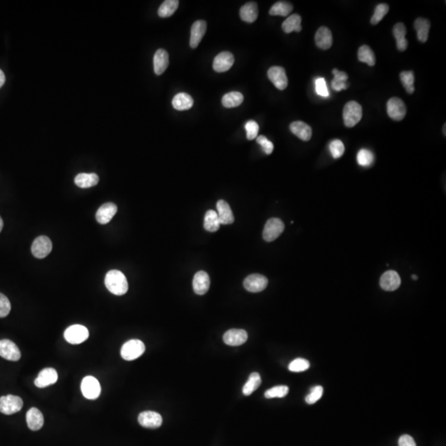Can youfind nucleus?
<instances>
[{"label": "nucleus", "mask_w": 446, "mask_h": 446, "mask_svg": "<svg viewBox=\"0 0 446 446\" xmlns=\"http://www.w3.org/2000/svg\"><path fill=\"white\" fill-rule=\"evenodd\" d=\"M105 285L108 291L117 296L124 295L129 290L126 276L119 270H113L107 273Z\"/></svg>", "instance_id": "f257e3e1"}, {"label": "nucleus", "mask_w": 446, "mask_h": 446, "mask_svg": "<svg viewBox=\"0 0 446 446\" xmlns=\"http://www.w3.org/2000/svg\"><path fill=\"white\" fill-rule=\"evenodd\" d=\"M362 107L356 101H349L343 109V119L347 128H353L362 118Z\"/></svg>", "instance_id": "f03ea898"}, {"label": "nucleus", "mask_w": 446, "mask_h": 446, "mask_svg": "<svg viewBox=\"0 0 446 446\" xmlns=\"http://www.w3.org/2000/svg\"><path fill=\"white\" fill-rule=\"evenodd\" d=\"M146 346L142 340H131L126 341L121 349V356L128 361L136 360L143 355Z\"/></svg>", "instance_id": "7ed1b4c3"}, {"label": "nucleus", "mask_w": 446, "mask_h": 446, "mask_svg": "<svg viewBox=\"0 0 446 446\" xmlns=\"http://www.w3.org/2000/svg\"><path fill=\"white\" fill-rule=\"evenodd\" d=\"M89 333L88 329L82 325H73L65 331V339L72 345H79L84 342L88 338Z\"/></svg>", "instance_id": "20e7f679"}, {"label": "nucleus", "mask_w": 446, "mask_h": 446, "mask_svg": "<svg viewBox=\"0 0 446 446\" xmlns=\"http://www.w3.org/2000/svg\"><path fill=\"white\" fill-rule=\"evenodd\" d=\"M23 406L22 399L18 396H3L0 398V412L5 415H13L21 411Z\"/></svg>", "instance_id": "39448f33"}, {"label": "nucleus", "mask_w": 446, "mask_h": 446, "mask_svg": "<svg viewBox=\"0 0 446 446\" xmlns=\"http://www.w3.org/2000/svg\"><path fill=\"white\" fill-rule=\"evenodd\" d=\"M81 392L87 399H97L101 393V386L99 380L93 376H86L82 380Z\"/></svg>", "instance_id": "423d86ee"}, {"label": "nucleus", "mask_w": 446, "mask_h": 446, "mask_svg": "<svg viewBox=\"0 0 446 446\" xmlns=\"http://www.w3.org/2000/svg\"><path fill=\"white\" fill-rule=\"evenodd\" d=\"M284 231V224L280 219L270 218L265 224L263 231V238L268 242L276 240Z\"/></svg>", "instance_id": "0eeeda50"}, {"label": "nucleus", "mask_w": 446, "mask_h": 446, "mask_svg": "<svg viewBox=\"0 0 446 446\" xmlns=\"http://www.w3.org/2000/svg\"><path fill=\"white\" fill-rule=\"evenodd\" d=\"M387 111L389 117L394 121H401L406 114V107L401 99L393 97L388 101Z\"/></svg>", "instance_id": "6e6552de"}, {"label": "nucleus", "mask_w": 446, "mask_h": 446, "mask_svg": "<svg viewBox=\"0 0 446 446\" xmlns=\"http://www.w3.org/2000/svg\"><path fill=\"white\" fill-rule=\"evenodd\" d=\"M52 250L51 240L46 236H41L34 240L31 245V253L36 258L43 259L47 257Z\"/></svg>", "instance_id": "1a4fd4ad"}, {"label": "nucleus", "mask_w": 446, "mask_h": 446, "mask_svg": "<svg viewBox=\"0 0 446 446\" xmlns=\"http://www.w3.org/2000/svg\"><path fill=\"white\" fill-rule=\"evenodd\" d=\"M244 287L247 291L251 293H259L266 289L268 285V279L266 277L261 274H250L246 277L244 280Z\"/></svg>", "instance_id": "9d476101"}, {"label": "nucleus", "mask_w": 446, "mask_h": 446, "mask_svg": "<svg viewBox=\"0 0 446 446\" xmlns=\"http://www.w3.org/2000/svg\"><path fill=\"white\" fill-rule=\"evenodd\" d=\"M0 356L10 361H18L21 358V352L15 343L12 340H0Z\"/></svg>", "instance_id": "9b49d317"}, {"label": "nucleus", "mask_w": 446, "mask_h": 446, "mask_svg": "<svg viewBox=\"0 0 446 446\" xmlns=\"http://www.w3.org/2000/svg\"><path fill=\"white\" fill-rule=\"evenodd\" d=\"M235 58L233 54L229 51H222L215 57L212 67L216 72L222 73L229 71L234 64Z\"/></svg>", "instance_id": "f8f14e48"}, {"label": "nucleus", "mask_w": 446, "mask_h": 446, "mask_svg": "<svg viewBox=\"0 0 446 446\" xmlns=\"http://www.w3.org/2000/svg\"><path fill=\"white\" fill-rule=\"evenodd\" d=\"M268 77L279 90H284L288 86V77L284 69L281 67H273L268 71Z\"/></svg>", "instance_id": "ddd939ff"}, {"label": "nucleus", "mask_w": 446, "mask_h": 446, "mask_svg": "<svg viewBox=\"0 0 446 446\" xmlns=\"http://www.w3.org/2000/svg\"><path fill=\"white\" fill-rule=\"evenodd\" d=\"M138 422H139L140 425L143 427L155 429L162 426L163 419H162V416L160 415L158 412L146 411L140 413L139 417H138Z\"/></svg>", "instance_id": "4468645a"}, {"label": "nucleus", "mask_w": 446, "mask_h": 446, "mask_svg": "<svg viewBox=\"0 0 446 446\" xmlns=\"http://www.w3.org/2000/svg\"><path fill=\"white\" fill-rule=\"evenodd\" d=\"M247 339V332L245 330L242 329L229 330L223 336L224 342L231 346H238V345H243Z\"/></svg>", "instance_id": "2eb2a0df"}, {"label": "nucleus", "mask_w": 446, "mask_h": 446, "mask_svg": "<svg viewBox=\"0 0 446 446\" xmlns=\"http://www.w3.org/2000/svg\"><path fill=\"white\" fill-rule=\"evenodd\" d=\"M401 285L399 274L394 270L385 272L380 278V286L385 291H394Z\"/></svg>", "instance_id": "dca6fc26"}, {"label": "nucleus", "mask_w": 446, "mask_h": 446, "mask_svg": "<svg viewBox=\"0 0 446 446\" xmlns=\"http://www.w3.org/2000/svg\"><path fill=\"white\" fill-rule=\"evenodd\" d=\"M57 380L58 373L56 370L52 368H47L42 369L39 373L38 378L35 379V385L39 389H43L54 385L57 382Z\"/></svg>", "instance_id": "f3484780"}, {"label": "nucleus", "mask_w": 446, "mask_h": 446, "mask_svg": "<svg viewBox=\"0 0 446 446\" xmlns=\"http://www.w3.org/2000/svg\"><path fill=\"white\" fill-rule=\"evenodd\" d=\"M206 30H207V22L205 21L198 20L193 24L189 42L191 48L195 49L198 47L203 39V36L205 35Z\"/></svg>", "instance_id": "a211bd4d"}, {"label": "nucleus", "mask_w": 446, "mask_h": 446, "mask_svg": "<svg viewBox=\"0 0 446 446\" xmlns=\"http://www.w3.org/2000/svg\"><path fill=\"white\" fill-rule=\"evenodd\" d=\"M117 212V207L113 203H104L96 212V220L100 224H107L113 219Z\"/></svg>", "instance_id": "6ab92c4d"}, {"label": "nucleus", "mask_w": 446, "mask_h": 446, "mask_svg": "<svg viewBox=\"0 0 446 446\" xmlns=\"http://www.w3.org/2000/svg\"><path fill=\"white\" fill-rule=\"evenodd\" d=\"M193 287L195 294L198 295H203L209 290L210 278L205 271H199L196 273L193 280Z\"/></svg>", "instance_id": "aec40b11"}, {"label": "nucleus", "mask_w": 446, "mask_h": 446, "mask_svg": "<svg viewBox=\"0 0 446 446\" xmlns=\"http://www.w3.org/2000/svg\"><path fill=\"white\" fill-rule=\"evenodd\" d=\"M216 209L219 221L223 225H229L234 222L235 218L230 205L224 200H219L216 203Z\"/></svg>", "instance_id": "412c9836"}, {"label": "nucleus", "mask_w": 446, "mask_h": 446, "mask_svg": "<svg viewBox=\"0 0 446 446\" xmlns=\"http://www.w3.org/2000/svg\"><path fill=\"white\" fill-rule=\"evenodd\" d=\"M315 42L316 46L323 50H328L331 48L333 42L331 30L327 27H321L316 31Z\"/></svg>", "instance_id": "4be33fe9"}, {"label": "nucleus", "mask_w": 446, "mask_h": 446, "mask_svg": "<svg viewBox=\"0 0 446 446\" xmlns=\"http://www.w3.org/2000/svg\"><path fill=\"white\" fill-rule=\"evenodd\" d=\"M26 418L27 426L31 431H39L44 425V417L40 410L36 407L29 409Z\"/></svg>", "instance_id": "5701e85b"}, {"label": "nucleus", "mask_w": 446, "mask_h": 446, "mask_svg": "<svg viewBox=\"0 0 446 446\" xmlns=\"http://www.w3.org/2000/svg\"><path fill=\"white\" fill-rule=\"evenodd\" d=\"M290 131L294 135L303 140L304 142H308L311 138L312 130L311 126L306 122L297 121L290 124Z\"/></svg>", "instance_id": "b1692460"}, {"label": "nucleus", "mask_w": 446, "mask_h": 446, "mask_svg": "<svg viewBox=\"0 0 446 446\" xmlns=\"http://www.w3.org/2000/svg\"><path fill=\"white\" fill-rule=\"evenodd\" d=\"M169 66V54L166 50L159 49L154 55V71L155 75H161L166 71Z\"/></svg>", "instance_id": "393cba45"}, {"label": "nucleus", "mask_w": 446, "mask_h": 446, "mask_svg": "<svg viewBox=\"0 0 446 446\" xmlns=\"http://www.w3.org/2000/svg\"><path fill=\"white\" fill-rule=\"evenodd\" d=\"M258 6L257 3L248 2L244 5L241 8L240 10V16H241V20L244 22L252 23L257 20L258 18Z\"/></svg>", "instance_id": "a878e982"}, {"label": "nucleus", "mask_w": 446, "mask_h": 446, "mask_svg": "<svg viewBox=\"0 0 446 446\" xmlns=\"http://www.w3.org/2000/svg\"><path fill=\"white\" fill-rule=\"evenodd\" d=\"M393 36L397 41V47L400 51H406L408 47V42L406 40V28L402 22H398L393 27Z\"/></svg>", "instance_id": "bb28decb"}, {"label": "nucleus", "mask_w": 446, "mask_h": 446, "mask_svg": "<svg viewBox=\"0 0 446 446\" xmlns=\"http://www.w3.org/2000/svg\"><path fill=\"white\" fill-rule=\"evenodd\" d=\"M99 180H100V178L96 174L81 173L75 177V183L80 188H91V187L97 185Z\"/></svg>", "instance_id": "cd10ccee"}, {"label": "nucleus", "mask_w": 446, "mask_h": 446, "mask_svg": "<svg viewBox=\"0 0 446 446\" xmlns=\"http://www.w3.org/2000/svg\"><path fill=\"white\" fill-rule=\"evenodd\" d=\"M172 105L176 110H188L194 105V100L188 93H179L173 99Z\"/></svg>", "instance_id": "c85d7f7f"}, {"label": "nucleus", "mask_w": 446, "mask_h": 446, "mask_svg": "<svg viewBox=\"0 0 446 446\" xmlns=\"http://www.w3.org/2000/svg\"><path fill=\"white\" fill-rule=\"evenodd\" d=\"M414 27L418 31V38L420 42H426L428 39L429 31L431 27V22L428 19L418 18L414 22Z\"/></svg>", "instance_id": "c756f323"}, {"label": "nucleus", "mask_w": 446, "mask_h": 446, "mask_svg": "<svg viewBox=\"0 0 446 446\" xmlns=\"http://www.w3.org/2000/svg\"><path fill=\"white\" fill-rule=\"evenodd\" d=\"M332 74L334 75V79L331 81V87L334 90L339 92L343 89H346L349 86V84L347 83L348 75L345 72L338 71L337 69H334Z\"/></svg>", "instance_id": "7c9ffc66"}, {"label": "nucleus", "mask_w": 446, "mask_h": 446, "mask_svg": "<svg viewBox=\"0 0 446 446\" xmlns=\"http://www.w3.org/2000/svg\"><path fill=\"white\" fill-rule=\"evenodd\" d=\"M302 18L298 14H293L283 22L282 28L285 34H291L293 31L299 33L302 31Z\"/></svg>", "instance_id": "2f4dec72"}, {"label": "nucleus", "mask_w": 446, "mask_h": 446, "mask_svg": "<svg viewBox=\"0 0 446 446\" xmlns=\"http://www.w3.org/2000/svg\"><path fill=\"white\" fill-rule=\"evenodd\" d=\"M244 101V96L242 93L237 91H233L230 93L224 95L221 100V104L223 106L227 108H236L241 105Z\"/></svg>", "instance_id": "473e14b6"}, {"label": "nucleus", "mask_w": 446, "mask_h": 446, "mask_svg": "<svg viewBox=\"0 0 446 446\" xmlns=\"http://www.w3.org/2000/svg\"><path fill=\"white\" fill-rule=\"evenodd\" d=\"M220 221H219L218 215L213 210H208L206 212L204 217V228L206 231L210 232H214L218 230L220 228Z\"/></svg>", "instance_id": "72a5a7b5"}, {"label": "nucleus", "mask_w": 446, "mask_h": 446, "mask_svg": "<svg viewBox=\"0 0 446 446\" xmlns=\"http://www.w3.org/2000/svg\"><path fill=\"white\" fill-rule=\"evenodd\" d=\"M293 9H294V6L290 3L278 1L272 6L270 10V14L272 16L287 17L291 14Z\"/></svg>", "instance_id": "f704fd0d"}, {"label": "nucleus", "mask_w": 446, "mask_h": 446, "mask_svg": "<svg viewBox=\"0 0 446 446\" xmlns=\"http://www.w3.org/2000/svg\"><path fill=\"white\" fill-rule=\"evenodd\" d=\"M179 2L178 0H166L161 5L158 10V14L161 18H169L175 14L179 7Z\"/></svg>", "instance_id": "c9c22d12"}, {"label": "nucleus", "mask_w": 446, "mask_h": 446, "mask_svg": "<svg viewBox=\"0 0 446 446\" xmlns=\"http://www.w3.org/2000/svg\"><path fill=\"white\" fill-rule=\"evenodd\" d=\"M261 385V375L258 373H252L248 378L247 382L245 383V386L242 389V393L245 396H250L254 393L259 387Z\"/></svg>", "instance_id": "e433bc0d"}, {"label": "nucleus", "mask_w": 446, "mask_h": 446, "mask_svg": "<svg viewBox=\"0 0 446 446\" xmlns=\"http://www.w3.org/2000/svg\"><path fill=\"white\" fill-rule=\"evenodd\" d=\"M358 59L360 61L369 65V67H373L376 63L375 55L372 49L366 45H364L359 49Z\"/></svg>", "instance_id": "4c0bfd02"}, {"label": "nucleus", "mask_w": 446, "mask_h": 446, "mask_svg": "<svg viewBox=\"0 0 446 446\" xmlns=\"http://www.w3.org/2000/svg\"><path fill=\"white\" fill-rule=\"evenodd\" d=\"M400 79L402 81V84L406 88L407 93H414L415 91V87H414V80H415V76L412 71H402L400 74Z\"/></svg>", "instance_id": "58836bf2"}, {"label": "nucleus", "mask_w": 446, "mask_h": 446, "mask_svg": "<svg viewBox=\"0 0 446 446\" xmlns=\"http://www.w3.org/2000/svg\"><path fill=\"white\" fill-rule=\"evenodd\" d=\"M290 392L289 387L285 385L274 387L272 389H268L265 393V397L266 398H284Z\"/></svg>", "instance_id": "ea45409f"}, {"label": "nucleus", "mask_w": 446, "mask_h": 446, "mask_svg": "<svg viewBox=\"0 0 446 446\" xmlns=\"http://www.w3.org/2000/svg\"><path fill=\"white\" fill-rule=\"evenodd\" d=\"M374 156L370 150L362 149L359 151L357 155V162L359 165L364 167H368L373 164Z\"/></svg>", "instance_id": "a19ab883"}, {"label": "nucleus", "mask_w": 446, "mask_h": 446, "mask_svg": "<svg viewBox=\"0 0 446 446\" xmlns=\"http://www.w3.org/2000/svg\"><path fill=\"white\" fill-rule=\"evenodd\" d=\"M310 363L307 360L303 358H298L292 361L289 365V369L291 372H295V373H300V372L306 371L307 369H309Z\"/></svg>", "instance_id": "79ce46f5"}, {"label": "nucleus", "mask_w": 446, "mask_h": 446, "mask_svg": "<svg viewBox=\"0 0 446 446\" xmlns=\"http://www.w3.org/2000/svg\"><path fill=\"white\" fill-rule=\"evenodd\" d=\"M330 152L335 159H338L345 153V146L340 140H333L329 145Z\"/></svg>", "instance_id": "37998d69"}, {"label": "nucleus", "mask_w": 446, "mask_h": 446, "mask_svg": "<svg viewBox=\"0 0 446 446\" xmlns=\"http://www.w3.org/2000/svg\"><path fill=\"white\" fill-rule=\"evenodd\" d=\"M389 11V6L386 4H380L376 7L375 11L371 18V23L373 25H377L383 18H385Z\"/></svg>", "instance_id": "c03bdc74"}, {"label": "nucleus", "mask_w": 446, "mask_h": 446, "mask_svg": "<svg viewBox=\"0 0 446 446\" xmlns=\"http://www.w3.org/2000/svg\"><path fill=\"white\" fill-rule=\"evenodd\" d=\"M323 388L322 386H316L311 389L309 394L306 398L307 404H314L323 397Z\"/></svg>", "instance_id": "a18cd8bd"}, {"label": "nucleus", "mask_w": 446, "mask_h": 446, "mask_svg": "<svg viewBox=\"0 0 446 446\" xmlns=\"http://www.w3.org/2000/svg\"><path fill=\"white\" fill-rule=\"evenodd\" d=\"M245 131H246V137L248 140H254L257 138L259 133V125L257 122L254 121H248L245 125Z\"/></svg>", "instance_id": "49530a36"}, {"label": "nucleus", "mask_w": 446, "mask_h": 446, "mask_svg": "<svg viewBox=\"0 0 446 446\" xmlns=\"http://www.w3.org/2000/svg\"><path fill=\"white\" fill-rule=\"evenodd\" d=\"M11 311V303L9 302V298L0 294V318L5 317L9 315Z\"/></svg>", "instance_id": "de8ad7c7"}, {"label": "nucleus", "mask_w": 446, "mask_h": 446, "mask_svg": "<svg viewBox=\"0 0 446 446\" xmlns=\"http://www.w3.org/2000/svg\"><path fill=\"white\" fill-rule=\"evenodd\" d=\"M316 93L319 96L323 98H327L329 96V91L327 88V83L323 78H318L316 80Z\"/></svg>", "instance_id": "09e8293b"}, {"label": "nucleus", "mask_w": 446, "mask_h": 446, "mask_svg": "<svg viewBox=\"0 0 446 446\" xmlns=\"http://www.w3.org/2000/svg\"><path fill=\"white\" fill-rule=\"evenodd\" d=\"M257 143L261 145L265 154L270 155L273 152L274 145H273V143L267 139V137H265V136H259V137H257Z\"/></svg>", "instance_id": "8fccbe9b"}, {"label": "nucleus", "mask_w": 446, "mask_h": 446, "mask_svg": "<svg viewBox=\"0 0 446 446\" xmlns=\"http://www.w3.org/2000/svg\"><path fill=\"white\" fill-rule=\"evenodd\" d=\"M398 445L399 446H417L415 440L411 435H403L398 439Z\"/></svg>", "instance_id": "3c124183"}, {"label": "nucleus", "mask_w": 446, "mask_h": 446, "mask_svg": "<svg viewBox=\"0 0 446 446\" xmlns=\"http://www.w3.org/2000/svg\"><path fill=\"white\" fill-rule=\"evenodd\" d=\"M5 73L3 72L1 70H0V88L5 84Z\"/></svg>", "instance_id": "603ef678"}, {"label": "nucleus", "mask_w": 446, "mask_h": 446, "mask_svg": "<svg viewBox=\"0 0 446 446\" xmlns=\"http://www.w3.org/2000/svg\"><path fill=\"white\" fill-rule=\"evenodd\" d=\"M3 228H4V221H3V219L0 216V232L2 231Z\"/></svg>", "instance_id": "864d4df0"}, {"label": "nucleus", "mask_w": 446, "mask_h": 446, "mask_svg": "<svg viewBox=\"0 0 446 446\" xmlns=\"http://www.w3.org/2000/svg\"><path fill=\"white\" fill-rule=\"evenodd\" d=\"M411 277H412L413 279H415V280L416 279H418V276H416V275H412Z\"/></svg>", "instance_id": "5fc2aeb1"}, {"label": "nucleus", "mask_w": 446, "mask_h": 446, "mask_svg": "<svg viewBox=\"0 0 446 446\" xmlns=\"http://www.w3.org/2000/svg\"><path fill=\"white\" fill-rule=\"evenodd\" d=\"M444 134L445 135V124L444 125Z\"/></svg>", "instance_id": "6e6d98bb"}]
</instances>
